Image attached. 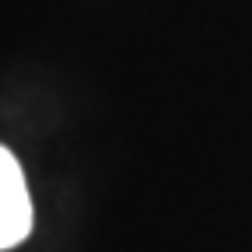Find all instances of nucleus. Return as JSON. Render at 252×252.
Here are the masks:
<instances>
[{
    "instance_id": "f257e3e1",
    "label": "nucleus",
    "mask_w": 252,
    "mask_h": 252,
    "mask_svg": "<svg viewBox=\"0 0 252 252\" xmlns=\"http://www.w3.org/2000/svg\"><path fill=\"white\" fill-rule=\"evenodd\" d=\"M32 231V196L18 158L0 147V249L18 245Z\"/></svg>"
}]
</instances>
